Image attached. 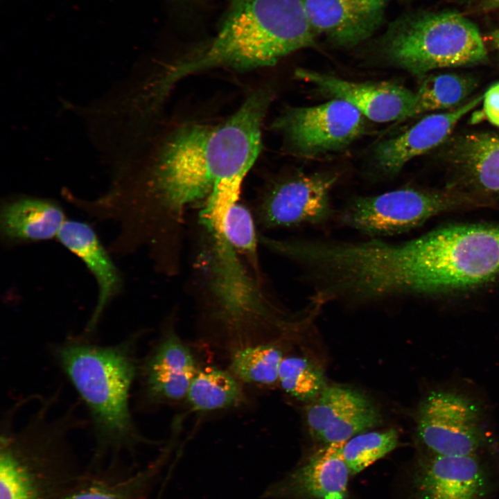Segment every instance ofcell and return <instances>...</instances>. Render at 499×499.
<instances>
[{
    "instance_id": "cell-10",
    "label": "cell",
    "mask_w": 499,
    "mask_h": 499,
    "mask_svg": "<svg viewBox=\"0 0 499 499\" xmlns=\"http://www.w3.org/2000/svg\"><path fill=\"white\" fill-rule=\"evenodd\" d=\"M365 117L346 100L333 98L310 107H289L274 121L294 152L313 156L348 146L365 132Z\"/></svg>"
},
{
    "instance_id": "cell-12",
    "label": "cell",
    "mask_w": 499,
    "mask_h": 499,
    "mask_svg": "<svg viewBox=\"0 0 499 499\" xmlns=\"http://www.w3.org/2000/svg\"><path fill=\"white\" fill-rule=\"evenodd\" d=\"M295 75L321 93L349 103L372 121H402L414 116L416 93L401 85L353 82L302 68L297 69Z\"/></svg>"
},
{
    "instance_id": "cell-21",
    "label": "cell",
    "mask_w": 499,
    "mask_h": 499,
    "mask_svg": "<svg viewBox=\"0 0 499 499\" xmlns=\"http://www.w3.org/2000/svg\"><path fill=\"white\" fill-rule=\"evenodd\" d=\"M452 144L448 157L458 184L480 194H499V134H468Z\"/></svg>"
},
{
    "instance_id": "cell-16",
    "label": "cell",
    "mask_w": 499,
    "mask_h": 499,
    "mask_svg": "<svg viewBox=\"0 0 499 499\" xmlns=\"http://www.w3.org/2000/svg\"><path fill=\"white\" fill-rule=\"evenodd\" d=\"M344 442L324 444L304 464L268 487L263 497L345 499L351 474L342 455Z\"/></svg>"
},
{
    "instance_id": "cell-18",
    "label": "cell",
    "mask_w": 499,
    "mask_h": 499,
    "mask_svg": "<svg viewBox=\"0 0 499 499\" xmlns=\"http://www.w3.org/2000/svg\"><path fill=\"white\" fill-rule=\"evenodd\" d=\"M56 239L82 261L96 282L97 300L85 327V332L91 333L107 307L121 291V272L112 261L110 251L87 222L67 219Z\"/></svg>"
},
{
    "instance_id": "cell-1",
    "label": "cell",
    "mask_w": 499,
    "mask_h": 499,
    "mask_svg": "<svg viewBox=\"0 0 499 499\" xmlns=\"http://www.w3.org/2000/svg\"><path fill=\"white\" fill-rule=\"evenodd\" d=\"M359 304L466 290L499 277V224H459L401 242L352 240L342 261Z\"/></svg>"
},
{
    "instance_id": "cell-15",
    "label": "cell",
    "mask_w": 499,
    "mask_h": 499,
    "mask_svg": "<svg viewBox=\"0 0 499 499\" xmlns=\"http://www.w3.org/2000/svg\"><path fill=\"white\" fill-rule=\"evenodd\" d=\"M482 100L480 95L449 112L426 116L403 132L382 141L373 152L377 173L394 177L412 159L444 143L460 119Z\"/></svg>"
},
{
    "instance_id": "cell-20",
    "label": "cell",
    "mask_w": 499,
    "mask_h": 499,
    "mask_svg": "<svg viewBox=\"0 0 499 499\" xmlns=\"http://www.w3.org/2000/svg\"><path fill=\"white\" fill-rule=\"evenodd\" d=\"M166 455L137 471L127 465L87 468L80 482L62 499H152Z\"/></svg>"
},
{
    "instance_id": "cell-2",
    "label": "cell",
    "mask_w": 499,
    "mask_h": 499,
    "mask_svg": "<svg viewBox=\"0 0 499 499\" xmlns=\"http://www.w3.org/2000/svg\"><path fill=\"white\" fill-rule=\"evenodd\" d=\"M316 35L302 0H234L216 35L174 61L153 87L159 98L180 80L204 70H250L272 66L315 44Z\"/></svg>"
},
{
    "instance_id": "cell-8",
    "label": "cell",
    "mask_w": 499,
    "mask_h": 499,
    "mask_svg": "<svg viewBox=\"0 0 499 499\" xmlns=\"http://www.w3.org/2000/svg\"><path fill=\"white\" fill-rule=\"evenodd\" d=\"M416 435L423 453L437 455H481L489 444L480 405L449 390L432 391L421 400Z\"/></svg>"
},
{
    "instance_id": "cell-4",
    "label": "cell",
    "mask_w": 499,
    "mask_h": 499,
    "mask_svg": "<svg viewBox=\"0 0 499 499\" xmlns=\"http://www.w3.org/2000/svg\"><path fill=\"white\" fill-rule=\"evenodd\" d=\"M72 411L44 403L21 424L9 411L0 437V499H62L84 475L69 443Z\"/></svg>"
},
{
    "instance_id": "cell-28",
    "label": "cell",
    "mask_w": 499,
    "mask_h": 499,
    "mask_svg": "<svg viewBox=\"0 0 499 499\" xmlns=\"http://www.w3.org/2000/svg\"><path fill=\"white\" fill-rule=\"evenodd\" d=\"M483 111L487 120L499 127V82L492 85L483 95Z\"/></svg>"
},
{
    "instance_id": "cell-14",
    "label": "cell",
    "mask_w": 499,
    "mask_h": 499,
    "mask_svg": "<svg viewBox=\"0 0 499 499\" xmlns=\"http://www.w3.org/2000/svg\"><path fill=\"white\" fill-rule=\"evenodd\" d=\"M391 0H302L316 35L340 48L354 47L383 25Z\"/></svg>"
},
{
    "instance_id": "cell-29",
    "label": "cell",
    "mask_w": 499,
    "mask_h": 499,
    "mask_svg": "<svg viewBox=\"0 0 499 499\" xmlns=\"http://www.w3.org/2000/svg\"><path fill=\"white\" fill-rule=\"evenodd\" d=\"M475 12H489L499 8V0H459Z\"/></svg>"
},
{
    "instance_id": "cell-6",
    "label": "cell",
    "mask_w": 499,
    "mask_h": 499,
    "mask_svg": "<svg viewBox=\"0 0 499 499\" xmlns=\"http://www.w3.org/2000/svg\"><path fill=\"white\" fill-rule=\"evenodd\" d=\"M378 44L387 61L419 77L487 60L478 28L456 11L404 14L388 25Z\"/></svg>"
},
{
    "instance_id": "cell-22",
    "label": "cell",
    "mask_w": 499,
    "mask_h": 499,
    "mask_svg": "<svg viewBox=\"0 0 499 499\" xmlns=\"http://www.w3.org/2000/svg\"><path fill=\"white\" fill-rule=\"evenodd\" d=\"M186 398L193 410L208 412L238 406L244 393L232 374L207 367L197 372Z\"/></svg>"
},
{
    "instance_id": "cell-30",
    "label": "cell",
    "mask_w": 499,
    "mask_h": 499,
    "mask_svg": "<svg viewBox=\"0 0 499 499\" xmlns=\"http://www.w3.org/2000/svg\"><path fill=\"white\" fill-rule=\"evenodd\" d=\"M489 44L497 50H499V27L491 31L486 37Z\"/></svg>"
},
{
    "instance_id": "cell-9",
    "label": "cell",
    "mask_w": 499,
    "mask_h": 499,
    "mask_svg": "<svg viewBox=\"0 0 499 499\" xmlns=\"http://www.w3.org/2000/svg\"><path fill=\"white\" fill-rule=\"evenodd\" d=\"M338 173H297L270 185L254 205L253 215L265 229L322 226L335 220L331 192Z\"/></svg>"
},
{
    "instance_id": "cell-23",
    "label": "cell",
    "mask_w": 499,
    "mask_h": 499,
    "mask_svg": "<svg viewBox=\"0 0 499 499\" xmlns=\"http://www.w3.org/2000/svg\"><path fill=\"white\" fill-rule=\"evenodd\" d=\"M283 359L281 351L272 344H242L232 351L230 369L243 382L272 385L278 381Z\"/></svg>"
},
{
    "instance_id": "cell-19",
    "label": "cell",
    "mask_w": 499,
    "mask_h": 499,
    "mask_svg": "<svg viewBox=\"0 0 499 499\" xmlns=\"http://www.w3.org/2000/svg\"><path fill=\"white\" fill-rule=\"evenodd\" d=\"M67 219L63 208L55 200L16 197L1 205V237L10 246L57 238Z\"/></svg>"
},
{
    "instance_id": "cell-11",
    "label": "cell",
    "mask_w": 499,
    "mask_h": 499,
    "mask_svg": "<svg viewBox=\"0 0 499 499\" xmlns=\"http://www.w3.org/2000/svg\"><path fill=\"white\" fill-rule=\"evenodd\" d=\"M482 455L443 456L423 453L413 476L417 499H487L491 471Z\"/></svg>"
},
{
    "instance_id": "cell-24",
    "label": "cell",
    "mask_w": 499,
    "mask_h": 499,
    "mask_svg": "<svg viewBox=\"0 0 499 499\" xmlns=\"http://www.w3.org/2000/svg\"><path fill=\"white\" fill-rule=\"evenodd\" d=\"M475 85L473 78L464 75L444 73L426 76L415 92L414 116L426 112L459 107Z\"/></svg>"
},
{
    "instance_id": "cell-17",
    "label": "cell",
    "mask_w": 499,
    "mask_h": 499,
    "mask_svg": "<svg viewBox=\"0 0 499 499\" xmlns=\"http://www.w3.org/2000/svg\"><path fill=\"white\" fill-rule=\"evenodd\" d=\"M189 347L172 330L167 331L139 366L145 399L151 403L186 397L198 372Z\"/></svg>"
},
{
    "instance_id": "cell-26",
    "label": "cell",
    "mask_w": 499,
    "mask_h": 499,
    "mask_svg": "<svg viewBox=\"0 0 499 499\" xmlns=\"http://www.w3.org/2000/svg\"><path fill=\"white\" fill-rule=\"evenodd\" d=\"M399 436L395 429L364 432L344 442L342 455L351 475L384 457L398 445Z\"/></svg>"
},
{
    "instance_id": "cell-5",
    "label": "cell",
    "mask_w": 499,
    "mask_h": 499,
    "mask_svg": "<svg viewBox=\"0 0 499 499\" xmlns=\"http://www.w3.org/2000/svg\"><path fill=\"white\" fill-rule=\"evenodd\" d=\"M194 294L207 317L234 335L286 324L283 313L227 240L224 221L200 217Z\"/></svg>"
},
{
    "instance_id": "cell-27",
    "label": "cell",
    "mask_w": 499,
    "mask_h": 499,
    "mask_svg": "<svg viewBox=\"0 0 499 499\" xmlns=\"http://www.w3.org/2000/svg\"><path fill=\"white\" fill-rule=\"evenodd\" d=\"M278 382L288 394L306 401L313 400L326 386L322 370L306 358L297 356L283 358Z\"/></svg>"
},
{
    "instance_id": "cell-3",
    "label": "cell",
    "mask_w": 499,
    "mask_h": 499,
    "mask_svg": "<svg viewBox=\"0 0 499 499\" xmlns=\"http://www.w3.org/2000/svg\"><path fill=\"white\" fill-rule=\"evenodd\" d=\"M137 340L132 336L102 346L70 338L54 348L55 360L88 412L95 443L90 467L123 464L121 455L145 442L130 408L131 387L139 372Z\"/></svg>"
},
{
    "instance_id": "cell-25",
    "label": "cell",
    "mask_w": 499,
    "mask_h": 499,
    "mask_svg": "<svg viewBox=\"0 0 499 499\" xmlns=\"http://www.w3.org/2000/svg\"><path fill=\"white\" fill-rule=\"evenodd\" d=\"M254 215L238 201L227 210L224 220L225 233L231 245L244 256L250 270L262 282V272L258 254V238Z\"/></svg>"
},
{
    "instance_id": "cell-7",
    "label": "cell",
    "mask_w": 499,
    "mask_h": 499,
    "mask_svg": "<svg viewBox=\"0 0 499 499\" xmlns=\"http://www.w3.org/2000/svg\"><path fill=\"white\" fill-rule=\"evenodd\" d=\"M483 203L471 195L411 187L356 195L337 211L340 225L372 238L410 231L441 213Z\"/></svg>"
},
{
    "instance_id": "cell-13",
    "label": "cell",
    "mask_w": 499,
    "mask_h": 499,
    "mask_svg": "<svg viewBox=\"0 0 499 499\" xmlns=\"http://www.w3.org/2000/svg\"><path fill=\"white\" fill-rule=\"evenodd\" d=\"M380 421V411L369 399L344 386H326L306 408L308 431L324 444L347 441Z\"/></svg>"
}]
</instances>
